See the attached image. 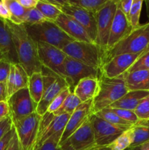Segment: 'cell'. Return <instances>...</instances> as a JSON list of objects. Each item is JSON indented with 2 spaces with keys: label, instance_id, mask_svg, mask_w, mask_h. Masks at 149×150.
Masks as SVG:
<instances>
[{
  "label": "cell",
  "instance_id": "obj_12",
  "mask_svg": "<svg viewBox=\"0 0 149 150\" xmlns=\"http://www.w3.org/2000/svg\"><path fill=\"white\" fill-rule=\"evenodd\" d=\"M37 45L38 57L42 66L65 79L64 67L67 57L65 53L61 49L45 42H37Z\"/></svg>",
  "mask_w": 149,
  "mask_h": 150
},
{
  "label": "cell",
  "instance_id": "obj_7",
  "mask_svg": "<svg viewBox=\"0 0 149 150\" xmlns=\"http://www.w3.org/2000/svg\"><path fill=\"white\" fill-rule=\"evenodd\" d=\"M51 4H54L59 8L61 13L72 18L78 23H80L86 31L89 36L96 43L97 29L94 13L84 10L81 7L68 4L66 0H48Z\"/></svg>",
  "mask_w": 149,
  "mask_h": 150
},
{
  "label": "cell",
  "instance_id": "obj_36",
  "mask_svg": "<svg viewBox=\"0 0 149 150\" xmlns=\"http://www.w3.org/2000/svg\"><path fill=\"white\" fill-rule=\"evenodd\" d=\"M70 93H71V92H70V89H69V88H67V89L62 91L59 95H57V96L54 98V100L52 101V103L50 104L47 112L51 113V114H53L54 112H56V111L62 105L63 103L64 102V100H65V99L67 98V97L68 96Z\"/></svg>",
  "mask_w": 149,
  "mask_h": 150
},
{
  "label": "cell",
  "instance_id": "obj_51",
  "mask_svg": "<svg viewBox=\"0 0 149 150\" xmlns=\"http://www.w3.org/2000/svg\"><path fill=\"white\" fill-rule=\"evenodd\" d=\"M141 146H142V147H143L144 149H145V150H149V142H147V143H145V144L142 145Z\"/></svg>",
  "mask_w": 149,
  "mask_h": 150
},
{
  "label": "cell",
  "instance_id": "obj_11",
  "mask_svg": "<svg viewBox=\"0 0 149 150\" xmlns=\"http://www.w3.org/2000/svg\"><path fill=\"white\" fill-rule=\"evenodd\" d=\"M10 117L13 122L36 112L37 104L32 100L28 88L20 89L7 100Z\"/></svg>",
  "mask_w": 149,
  "mask_h": 150
},
{
  "label": "cell",
  "instance_id": "obj_1",
  "mask_svg": "<svg viewBox=\"0 0 149 150\" xmlns=\"http://www.w3.org/2000/svg\"><path fill=\"white\" fill-rule=\"evenodd\" d=\"M4 21L11 35L19 64L29 76L34 73H41L42 64L38 57L37 45L29 36L24 24L17 25L10 21Z\"/></svg>",
  "mask_w": 149,
  "mask_h": 150
},
{
  "label": "cell",
  "instance_id": "obj_21",
  "mask_svg": "<svg viewBox=\"0 0 149 150\" xmlns=\"http://www.w3.org/2000/svg\"><path fill=\"white\" fill-rule=\"evenodd\" d=\"M99 89V79L87 78L79 81L74 87L73 93L82 103L93 100Z\"/></svg>",
  "mask_w": 149,
  "mask_h": 150
},
{
  "label": "cell",
  "instance_id": "obj_17",
  "mask_svg": "<svg viewBox=\"0 0 149 150\" xmlns=\"http://www.w3.org/2000/svg\"><path fill=\"white\" fill-rule=\"evenodd\" d=\"M55 23L74 40L93 42L84 28L70 16L61 13L57 18Z\"/></svg>",
  "mask_w": 149,
  "mask_h": 150
},
{
  "label": "cell",
  "instance_id": "obj_28",
  "mask_svg": "<svg viewBox=\"0 0 149 150\" xmlns=\"http://www.w3.org/2000/svg\"><path fill=\"white\" fill-rule=\"evenodd\" d=\"M36 8L41 12L47 21L55 22L61 12L58 7L51 4L48 0H38Z\"/></svg>",
  "mask_w": 149,
  "mask_h": 150
},
{
  "label": "cell",
  "instance_id": "obj_48",
  "mask_svg": "<svg viewBox=\"0 0 149 150\" xmlns=\"http://www.w3.org/2000/svg\"><path fill=\"white\" fill-rule=\"evenodd\" d=\"M61 146H62L63 150H74L68 142H66Z\"/></svg>",
  "mask_w": 149,
  "mask_h": 150
},
{
  "label": "cell",
  "instance_id": "obj_5",
  "mask_svg": "<svg viewBox=\"0 0 149 150\" xmlns=\"http://www.w3.org/2000/svg\"><path fill=\"white\" fill-rule=\"evenodd\" d=\"M67 57H70L86 65L100 69L102 66L103 52L94 42L72 41L62 48Z\"/></svg>",
  "mask_w": 149,
  "mask_h": 150
},
{
  "label": "cell",
  "instance_id": "obj_34",
  "mask_svg": "<svg viewBox=\"0 0 149 150\" xmlns=\"http://www.w3.org/2000/svg\"><path fill=\"white\" fill-rule=\"evenodd\" d=\"M62 133L63 131H61L54 134L41 146L39 150H63L62 146H59Z\"/></svg>",
  "mask_w": 149,
  "mask_h": 150
},
{
  "label": "cell",
  "instance_id": "obj_9",
  "mask_svg": "<svg viewBox=\"0 0 149 150\" xmlns=\"http://www.w3.org/2000/svg\"><path fill=\"white\" fill-rule=\"evenodd\" d=\"M65 80L69 85L71 93L81 80L87 78L99 79L102 76L100 69L95 68L80 62L70 57H66L64 64Z\"/></svg>",
  "mask_w": 149,
  "mask_h": 150
},
{
  "label": "cell",
  "instance_id": "obj_18",
  "mask_svg": "<svg viewBox=\"0 0 149 150\" xmlns=\"http://www.w3.org/2000/svg\"><path fill=\"white\" fill-rule=\"evenodd\" d=\"M90 117L67 139V142L74 150H85L95 144L93 126Z\"/></svg>",
  "mask_w": 149,
  "mask_h": 150
},
{
  "label": "cell",
  "instance_id": "obj_52",
  "mask_svg": "<svg viewBox=\"0 0 149 150\" xmlns=\"http://www.w3.org/2000/svg\"><path fill=\"white\" fill-rule=\"evenodd\" d=\"M146 4V9H147V14L149 18V1H145Z\"/></svg>",
  "mask_w": 149,
  "mask_h": 150
},
{
  "label": "cell",
  "instance_id": "obj_27",
  "mask_svg": "<svg viewBox=\"0 0 149 150\" xmlns=\"http://www.w3.org/2000/svg\"><path fill=\"white\" fill-rule=\"evenodd\" d=\"M5 1L11 16L10 21L17 25L23 24L27 10L20 5L18 0H5Z\"/></svg>",
  "mask_w": 149,
  "mask_h": 150
},
{
  "label": "cell",
  "instance_id": "obj_16",
  "mask_svg": "<svg viewBox=\"0 0 149 150\" xmlns=\"http://www.w3.org/2000/svg\"><path fill=\"white\" fill-rule=\"evenodd\" d=\"M131 30H132V28L131 27L127 17L121 10L119 0H118L116 12H115L112 26H111L106 51L110 49L114 45H116L120 40L125 38Z\"/></svg>",
  "mask_w": 149,
  "mask_h": 150
},
{
  "label": "cell",
  "instance_id": "obj_14",
  "mask_svg": "<svg viewBox=\"0 0 149 150\" xmlns=\"http://www.w3.org/2000/svg\"><path fill=\"white\" fill-rule=\"evenodd\" d=\"M92 105L93 100L82 103L71 114L61 135L59 142L60 146H62L67 142V139L89 120L91 114H93Z\"/></svg>",
  "mask_w": 149,
  "mask_h": 150
},
{
  "label": "cell",
  "instance_id": "obj_29",
  "mask_svg": "<svg viewBox=\"0 0 149 150\" xmlns=\"http://www.w3.org/2000/svg\"><path fill=\"white\" fill-rule=\"evenodd\" d=\"M68 4L81 7L84 10L96 13L105 7L109 0H66Z\"/></svg>",
  "mask_w": 149,
  "mask_h": 150
},
{
  "label": "cell",
  "instance_id": "obj_23",
  "mask_svg": "<svg viewBox=\"0 0 149 150\" xmlns=\"http://www.w3.org/2000/svg\"><path fill=\"white\" fill-rule=\"evenodd\" d=\"M148 95L149 91H129L122 98L108 108H120L134 111L140 102Z\"/></svg>",
  "mask_w": 149,
  "mask_h": 150
},
{
  "label": "cell",
  "instance_id": "obj_35",
  "mask_svg": "<svg viewBox=\"0 0 149 150\" xmlns=\"http://www.w3.org/2000/svg\"><path fill=\"white\" fill-rule=\"evenodd\" d=\"M134 113L140 120L149 121V95L140 102Z\"/></svg>",
  "mask_w": 149,
  "mask_h": 150
},
{
  "label": "cell",
  "instance_id": "obj_50",
  "mask_svg": "<svg viewBox=\"0 0 149 150\" xmlns=\"http://www.w3.org/2000/svg\"><path fill=\"white\" fill-rule=\"evenodd\" d=\"M98 148H99V146H97L96 145L94 144V145H93V146H90V147H89L88 149H86L85 150H96L98 149Z\"/></svg>",
  "mask_w": 149,
  "mask_h": 150
},
{
  "label": "cell",
  "instance_id": "obj_37",
  "mask_svg": "<svg viewBox=\"0 0 149 150\" xmlns=\"http://www.w3.org/2000/svg\"><path fill=\"white\" fill-rule=\"evenodd\" d=\"M149 70V51L145 54L140 55L139 58L127 72L129 73L135 70Z\"/></svg>",
  "mask_w": 149,
  "mask_h": 150
},
{
  "label": "cell",
  "instance_id": "obj_33",
  "mask_svg": "<svg viewBox=\"0 0 149 150\" xmlns=\"http://www.w3.org/2000/svg\"><path fill=\"white\" fill-rule=\"evenodd\" d=\"M45 21H47L46 18L44 17L43 15L41 13L38 9L36 7L34 8L28 10L26 12V16L24 19V25H32L36 24V23H41Z\"/></svg>",
  "mask_w": 149,
  "mask_h": 150
},
{
  "label": "cell",
  "instance_id": "obj_42",
  "mask_svg": "<svg viewBox=\"0 0 149 150\" xmlns=\"http://www.w3.org/2000/svg\"><path fill=\"white\" fill-rule=\"evenodd\" d=\"M10 13L5 0L0 1V18L4 21H10Z\"/></svg>",
  "mask_w": 149,
  "mask_h": 150
},
{
  "label": "cell",
  "instance_id": "obj_56",
  "mask_svg": "<svg viewBox=\"0 0 149 150\" xmlns=\"http://www.w3.org/2000/svg\"><path fill=\"white\" fill-rule=\"evenodd\" d=\"M127 150H129V149H127Z\"/></svg>",
  "mask_w": 149,
  "mask_h": 150
},
{
  "label": "cell",
  "instance_id": "obj_49",
  "mask_svg": "<svg viewBox=\"0 0 149 150\" xmlns=\"http://www.w3.org/2000/svg\"><path fill=\"white\" fill-rule=\"evenodd\" d=\"M129 150H145L143 149L141 146H135V147H130L129 148Z\"/></svg>",
  "mask_w": 149,
  "mask_h": 150
},
{
  "label": "cell",
  "instance_id": "obj_26",
  "mask_svg": "<svg viewBox=\"0 0 149 150\" xmlns=\"http://www.w3.org/2000/svg\"><path fill=\"white\" fill-rule=\"evenodd\" d=\"M28 89L32 100L38 104L43 94L44 85L42 73H34L29 76Z\"/></svg>",
  "mask_w": 149,
  "mask_h": 150
},
{
  "label": "cell",
  "instance_id": "obj_39",
  "mask_svg": "<svg viewBox=\"0 0 149 150\" xmlns=\"http://www.w3.org/2000/svg\"><path fill=\"white\" fill-rule=\"evenodd\" d=\"M11 63L6 60L0 61V82H6L10 70Z\"/></svg>",
  "mask_w": 149,
  "mask_h": 150
},
{
  "label": "cell",
  "instance_id": "obj_44",
  "mask_svg": "<svg viewBox=\"0 0 149 150\" xmlns=\"http://www.w3.org/2000/svg\"><path fill=\"white\" fill-rule=\"evenodd\" d=\"M120 6H121V8L122 12L124 13V14L125 15L126 17H127V16L129 13L130 10H131V6H132L133 0H119Z\"/></svg>",
  "mask_w": 149,
  "mask_h": 150
},
{
  "label": "cell",
  "instance_id": "obj_45",
  "mask_svg": "<svg viewBox=\"0 0 149 150\" xmlns=\"http://www.w3.org/2000/svg\"><path fill=\"white\" fill-rule=\"evenodd\" d=\"M18 1L23 8L28 10L36 7L38 0H18Z\"/></svg>",
  "mask_w": 149,
  "mask_h": 150
},
{
  "label": "cell",
  "instance_id": "obj_31",
  "mask_svg": "<svg viewBox=\"0 0 149 150\" xmlns=\"http://www.w3.org/2000/svg\"><path fill=\"white\" fill-rule=\"evenodd\" d=\"M132 144V135L130 128L124 131L108 146L110 150H127Z\"/></svg>",
  "mask_w": 149,
  "mask_h": 150
},
{
  "label": "cell",
  "instance_id": "obj_19",
  "mask_svg": "<svg viewBox=\"0 0 149 150\" xmlns=\"http://www.w3.org/2000/svg\"><path fill=\"white\" fill-rule=\"evenodd\" d=\"M29 76L20 64H11L6 81L8 98L20 89L28 88Z\"/></svg>",
  "mask_w": 149,
  "mask_h": 150
},
{
  "label": "cell",
  "instance_id": "obj_55",
  "mask_svg": "<svg viewBox=\"0 0 149 150\" xmlns=\"http://www.w3.org/2000/svg\"><path fill=\"white\" fill-rule=\"evenodd\" d=\"M1 60H5V59H4V57H3V55L1 54V53L0 52V61H1Z\"/></svg>",
  "mask_w": 149,
  "mask_h": 150
},
{
  "label": "cell",
  "instance_id": "obj_10",
  "mask_svg": "<svg viewBox=\"0 0 149 150\" xmlns=\"http://www.w3.org/2000/svg\"><path fill=\"white\" fill-rule=\"evenodd\" d=\"M117 3L118 0H109L105 7L95 13L97 29L96 44L101 48L103 54L106 51L111 26L116 12Z\"/></svg>",
  "mask_w": 149,
  "mask_h": 150
},
{
  "label": "cell",
  "instance_id": "obj_54",
  "mask_svg": "<svg viewBox=\"0 0 149 150\" xmlns=\"http://www.w3.org/2000/svg\"><path fill=\"white\" fill-rule=\"evenodd\" d=\"M148 51H149V42H148V46H147V48H145V50L144 51H143V53H142L141 54H145V53H147ZM141 54H140V55H141Z\"/></svg>",
  "mask_w": 149,
  "mask_h": 150
},
{
  "label": "cell",
  "instance_id": "obj_40",
  "mask_svg": "<svg viewBox=\"0 0 149 150\" xmlns=\"http://www.w3.org/2000/svg\"><path fill=\"white\" fill-rule=\"evenodd\" d=\"M15 133V129L13 126L0 140V150H7L9 144H10L12 138L14 136Z\"/></svg>",
  "mask_w": 149,
  "mask_h": 150
},
{
  "label": "cell",
  "instance_id": "obj_47",
  "mask_svg": "<svg viewBox=\"0 0 149 150\" xmlns=\"http://www.w3.org/2000/svg\"><path fill=\"white\" fill-rule=\"evenodd\" d=\"M8 95H7V83L6 82H0V102L1 101H7Z\"/></svg>",
  "mask_w": 149,
  "mask_h": 150
},
{
  "label": "cell",
  "instance_id": "obj_41",
  "mask_svg": "<svg viewBox=\"0 0 149 150\" xmlns=\"http://www.w3.org/2000/svg\"><path fill=\"white\" fill-rule=\"evenodd\" d=\"M13 127V123L10 117L0 122V140Z\"/></svg>",
  "mask_w": 149,
  "mask_h": 150
},
{
  "label": "cell",
  "instance_id": "obj_4",
  "mask_svg": "<svg viewBox=\"0 0 149 150\" xmlns=\"http://www.w3.org/2000/svg\"><path fill=\"white\" fill-rule=\"evenodd\" d=\"M24 26L29 36L36 42H45L62 49L67 43L74 40L55 22L45 21L36 24Z\"/></svg>",
  "mask_w": 149,
  "mask_h": 150
},
{
  "label": "cell",
  "instance_id": "obj_8",
  "mask_svg": "<svg viewBox=\"0 0 149 150\" xmlns=\"http://www.w3.org/2000/svg\"><path fill=\"white\" fill-rule=\"evenodd\" d=\"M40 120L41 116L34 112L22 120L13 122L20 150H33L39 132Z\"/></svg>",
  "mask_w": 149,
  "mask_h": 150
},
{
  "label": "cell",
  "instance_id": "obj_30",
  "mask_svg": "<svg viewBox=\"0 0 149 150\" xmlns=\"http://www.w3.org/2000/svg\"><path fill=\"white\" fill-rule=\"evenodd\" d=\"M80 103H82L80 100L74 93H70L63 103L62 105L53 113L54 116H60L62 114L71 115Z\"/></svg>",
  "mask_w": 149,
  "mask_h": 150
},
{
  "label": "cell",
  "instance_id": "obj_22",
  "mask_svg": "<svg viewBox=\"0 0 149 150\" xmlns=\"http://www.w3.org/2000/svg\"><path fill=\"white\" fill-rule=\"evenodd\" d=\"M123 76L129 91H149V70L126 72Z\"/></svg>",
  "mask_w": 149,
  "mask_h": 150
},
{
  "label": "cell",
  "instance_id": "obj_3",
  "mask_svg": "<svg viewBox=\"0 0 149 150\" xmlns=\"http://www.w3.org/2000/svg\"><path fill=\"white\" fill-rule=\"evenodd\" d=\"M129 92L124 76L110 79L104 76L99 78V89L93 100L92 114L108 108Z\"/></svg>",
  "mask_w": 149,
  "mask_h": 150
},
{
  "label": "cell",
  "instance_id": "obj_6",
  "mask_svg": "<svg viewBox=\"0 0 149 150\" xmlns=\"http://www.w3.org/2000/svg\"><path fill=\"white\" fill-rule=\"evenodd\" d=\"M41 73L43 79V94L37 104L36 112L42 117L47 112L50 104L54 98L64 89L69 88V85L64 78L43 66H42Z\"/></svg>",
  "mask_w": 149,
  "mask_h": 150
},
{
  "label": "cell",
  "instance_id": "obj_38",
  "mask_svg": "<svg viewBox=\"0 0 149 150\" xmlns=\"http://www.w3.org/2000/svg\"><path fill=\"white\" fill-rule=\"evenodd\" d=\"M114 113L117 114L122 120L131 123V125H134L139 121L138 117H137L134 111H129L126 109H120V108H111Z\"/></svg>",
  "mask_w": 149,
  "mask_h": 150
},
{
  "label": "cell",
  "instance_id": "obj_24",
  "mask_svg": "<svg viewBox=\"0 0 149 150\" xmlns=\"http://www.w3.org/2000/svg\"><path fill=\"white\" fill-rule=\"evenodd\" d=\"M130 130L132 135V144L130 147L142 146L149 142V121L139 120L130 127Z\"/></svg>",
  "mask_w": 149,
  "mask_h": 150
},
{
  "label": "cell",
  "instance_id": "obj_46",
  "mask_svg": "<svg viewBox=\"0 0 149 150\" xmlns=\"http://www.w3.org/2000/svg\"><path fill=\"white\" fill-rule=\"evenodd\" d=\"M7 150H20V144H19L17 134H16V131L13 137L12 138Z\"/></svg>",
  "mask_w": 149,
  "mask_h": 150
},
{
  "label": "cell",
  "instance_id": "obj_53",
  "mask_svg": "<svg viewBox=\"0 0 149 150\" xmlns=\"http://www.w3.org/2000/svg\"><path fill=\"white\" fill-rule=\"evenodd\" d=\"M96 150H110L108 146H103V147H99Z\"/></svg>",
  "mask_w": 149,
  "mask_h": 150
},
{
  "label": "cell",
  "instance_id": "obj_32",
  "mask_svg": "<svg viewBox=\"0 0 149 150\" xmlns=\"http://www.w3.org/2000/svg\"><path fill=\"white\" fill-rule=\"evenodd\" d=\"M143 0H133L131 10L127 17L132 29H136L140 26V17L142 7H143Z\"/></svg>",
  "mask_w": 149,
  "mask_h": 150
},
{
  "label": "cell",
  "instance_id": "obj_13",
  "mask_svg": "<svg viewBox=\"0 0 149 150\" xmlns=\"http://www.w3.org/2000/svg\"><path fill=\"white\" fill-rule=\"evenodd\" d=\"M91 121L93 126L94 143L99 147L108 146L126 130H121L107 122L96 114H91Z\"/></svg>",
  "mask_w": 149,
  "mask_h": 150
},
{
  "label": "cell",
  "instance_id": "obj_20",
  "mask_svg": "<svg viewBox=\"0 0 149 150\" xmlns=\"http://www.w3.org/2000/svg\"><path fill=\"white\" fill-rule=\"evenodd\" d=\"M0 52L6 61L11 64H19L11 35L6 26L5 21L1 18H0Z\"/></svg>",
  "mask_w": 149,
  "mask_h": 150
},
{
  "label": "cell",
  "instance_id": "obj_2",
  "mask_svg": "<svg viewBox=\"0 0 149 150\" xmlns=\"http://www.w3.org/2000/svg\"><path fill=\"white\" fill-rule=\"evenodd\" d=\"M149 42V21L133 29L125 38L103 54L102 65L114 57L121 54H141Z\"/></svg>",
  "mask_w": 149,
  "mask_h": 150
},
{
  "label": "cell",
  "instance_id": "obj_15",
  "mask_svg": "<svg viewBox=\"0 0 149 150\" xmlns=\"http://www.w3.org/2000/svg\"><path fill=\"white\" fill-rule=\"evenodd\" d=\"M139 57L140 54H130L115 56L102 65L101 68L102 75L110 79L119 77L128 71Z\"/></svg>",
  "mask_w": 149,
  "mask_h": 150
},
{
  "label": "cell",
  "instance_id": "obj_43",
  "mask_svg": "<svg viewBox=\"0 0 149 150\" xmlns=\"http://www.w3.org/2000/svg\"><path fill=\"white\" fill-rule=\"evenodd\" d=\"M10 117V108L7 101L0 102V122Z\"/></svg>",
  "mask_w": 149,
  "mask_h": 150
},
{
  "label": "cell",
  "instance_id": "obj_25",
  "mask_svg": "<svg viewBox=\"0 0 149 150\" xmlns=\"http://www.w3.org/2000/svg\"><path fill=\"white\" fill-rule=\"evenodd\" d=\"M94 114H96L99 118L106 121L107 122L113 125L114 127L121 129V130H127L133 125L131 123L122 120L110 108H104Z\"/></svg>",
  "mask_w": 149,
  "mask_h": 150
}]
</instances>
